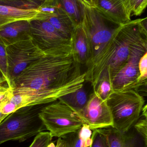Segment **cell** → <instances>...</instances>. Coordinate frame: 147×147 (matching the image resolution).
Listing matches in <instances>:
<instances>
[{"instance_id":"6da1fadb","label":"cell","mask_w":147,"mask_h":147,"mask_svg":"<svg viewBox=\"0 0 147 147\" xmlns=\"http://www.w3.org/2000/svg\"><path fill=\"white\" fill-rule=\"evenodd\" d=\"M81 65L76 62L72 54L65 57L45 55L32 63L14 80V89L36 90L59 88L80 78Z\"/></svg>"},{"instance_id":"7a4b0ae2","label":"cell","mask_w":147,"mask_h":147,"mask_svg":"<svg viewBox=\"0 0 147 147\" xmlns=\"http://www.w3.org/2000/svg\"><path fill=\"white\" fill-rule=\"evenodd\" d=\"M142 34L139 19L118 27L94 63L85 71V80L91 84L93 90L104 72H107L112 80L126 63L132 46Z\"/></svg>"},{"instance_id":"3957f363","label":"cell","mask_w":147,"mask_h":147,"mask_svg":"<svg viewBox=\"0 0 147 147\" xmlns=\"http://www.w3.org/2000/svg\"><path fill=\"white\" fill-rule=\"evenodd\" d=\"M40 105L20 108L0 123V145L10 140L25 141L47 130L39 113Z\"/></svg>"},{"instance_id":"277c9868","label":"cell","mask_w":147,"mask_h":147,"mask_svg":"<svg viewBox=\"0 0 147 147\" xmlns=\"http://www.w3.org/2000/svg\"><path fill=\"white\" fill-rule=\"evenodd\" d=\"M80 26L89 45L90 58L86 65L88 69L94 63L121 26L108 20L95 7L84 6Z\"/></svg>"},{"instance_id":"5b68a950","label":"cell","mask_w":147,"mask_h":147,"mask_svg":"<svg viewBox=\"0 0 147 147\" xmlns=\"http://www.w3.org/2000/svg\"><path fill=\"white\" fill-rule=\"evenodd\" d=\"M107 102L113 117L112 127L122 133L136 123L145 104L143 96L133 89L114 91Z\"/></svg>"},{"instance_id":"8992f818","label":"cell","mask_w":147,"mask_h":147,"mask_svg":"<svg viewBox=\"0 0 147 147\" xmlns=\"http://www.w3.org/2000/svg\"><path fill=\"white\" fill-rule=\"evenodd\" d=\"M39 116L53 137L62 138L84 125L77 112L59 99L41 108Z\"/></svg>"},{"instance_id":"52a82bcc","label":"cell","mask_w":147,"mask_h":147,"mask_svg":"<svg viewBox=\"0 0 147 147\" xmlns=\"http://www.w3.org/2000/svg\"><path fill=\"white\" fill-rule=\"evenodd\" d=\"M30 26L33 40L45 55L65 57L71 54V40L63 35L49 22L32 20Z\"/></svg>"},{"instance_id":"ba28073f","label":"cell","mask_w":147,"mask_h":147,"mask_svg":"<svg viewBox=\"0 0 147 147\" xmlns=\"http://www.w3.org/2000/svg\"><path fill=\"white\" fill-rule=\"evenodd\" d=\"M9 88L12 90L14 80L32 63L45 54L34 42L32 37L6 47Z\"/></svg>"},{"instance_id":"9c48e42d","label":"cell","mask_w":147,"mask_h":147,"mask_svg":"<svg viewBox=\"0 0 147 147\" xmlns=\"http://www.w3.org/2000/svg\"><path fill=\"white\" fill-rule=\"evenodd\" d=\"M142 32V35L131 47L126 63L112 79L114 91L133 89L136 84L140 76L139 62L147 51V40Z\"/></svg>"},{"instance_id":"30bf717a","label":"cell","mask_w":147,"mask_h":147,"mask_svg":"<svg viewBox=\"0 0 147 147\" xmlns=\"http://www.w3.org/2000/svg\"><path fill=\"white\" fill-rule=\"evenodd\" d=\"M76 112L83 124L91 130L113 127V117L107 101L102 100L94 92L84 108Z\"/></svg>"},{"instance_id":"8fae6325","label":"cell","mask_w":147,"mask_h":147,"mask_svg":"<svg viewBox=\"0 0 147 147\" xmlns=\"http://www.w3.org/2000/svg\"><path fill=\"white\" fill-rule=\"evenodd\" d=\"M95 7L107 20L118 26L131 21L126 0H94Z\"/></svg>"},{"instance_id":"7c38bea8","label":"cell","mask_w":147,"mask_h":147,"mask_svg":"<svg viewBox=\"0 0 147 147\" xmlns=\"http://www.w3.org/2000/svg\"><path fill=\"white\" fill-rule=\"evenodd\" d=\"M106 137L109 147H147V142L133 126L125 133L114 128L98 129Z\"/></svg>"},{"instance_id":"4fadbf2b","label":"cell","mask_w":147,"mask_h":147,"mask_svg":"<svg viewBox=\"0 0 147 147\" xmlns=\"http://www.w3.org/2000/svg\"><path fill=\"white\" fill-rule=\"evenodd\" d=\"M30 21L21 20L9 23L0 30V41L7 47L31 38Z\"/></svg>"},{"instance_id":"5bb4252c","label":"cell","mask_w":147,"mask_h":147,"mask_svg":"<svg viewBox=\"0 0 147 147\" xmlns=\"http://www.w3.org/2000/svg\"><path fill=\"white\" fill-rule=\"evenodd\" d=\"M38 13V9H24L0 4V30L14 22L35 20Z\"/></svg>"},{"instance_id":"9a60e30c","label":"cell","mask_w":147,"mask_h":147,"mask_svg":"<svg viewBox=\"0 0 147 147\" xmlns=\"http://www.w3.org/2000/svg\"><path fill=\"white\" fill-rule=\"evenodd\" d=\"M71 54L80 65H87L90 58L89 45L81 26L75 28L71 38Z\"/></svg>"},{"instance_id":"2e32d148","label":"cell","mask_w":147,"mask_h":147,"mask_svg":"<svg viewBox=\"0 0 147 147\" xmlns=\"http://www.w3.org/2000/svg\"><path fill=\"white\" fill-rule=\"evenodd\" d=\"M45 20L49 22L63 35L71 40L76 27L62 10L59 5L58 8Z\"/></svg>"},{"instance_id":"e0dca14e","label":"cell","mask_w":147,"mask_h":147,"mask_svg":"<svg viewBox=\"0 0 147 147\" xmlns=\"http://www.w3.org/2000/svg\"><path fill=\"white\" fill-rule=\"evenodd\" d=\"M92 130L87 125H84L77 132L62 137L66 147H90L92 143Z\"/></svg>"},{"instance_id":"ac0fdd59","label":"cell","mask_w":147,"mask_h":147,"mask_svg":"<svg viewBox=\"0 0 147 147\" xmlns=\"http://www.w3.org/2000/svg\"><path fill=\"white\" fill-rule=\"evenodd\" d=\"M75 27L81 25L84 5L78 0H56Z\"/></svg>"},{"instance_id":"d6986e66","label":"cell","mask_w":147,"mask_h":147,"mask_svg":"<svg viewBox=\"0 0 147 147\" xmlns=\"http://www.w3.org/2000/svg\"><path fill=\"white\" fill-rule=\"evenodd\" d=\"M59 100L63 102L76 111L82 109L86 105L88 98L84 85L73 92L61 97Z\"/></svg>"},{"instance_id":"ffe728a7","label":"cell","mask_w":147,"mask_h":147,"mask_svg":"<svg viewBox=\"0 0 147 147\" xmlns=\"http://www.w3.org/2000/svg\"><path fill=\"white\" fill-rule=\"evenodd\" d=\"M112 79L106 72L101 75L93 92L104 101H107L111 94L114 92Z\"/></svg>"},{"instance_id":"44dd1931","label":"cell","mask_w":147,"mask_h":147,"mask_svg":"<svg viewBox=\"0 0 147 147\" xmlns=\"http://www.w3.org/2000/svg\"><path fill=\"white\" fill-rule=\"evenodd\" d=\"M130 10L131 16H139L143 13L147 7V0H126Z\"/></svg>"},{"instance_id":"7402d4cb","label":"cell","mask_w":147,"mask_h":147,"mask_svg":"<svg viewBox=\"0 0 147 147\" xmlns=\"http://www.w3.org/2000/svg\"><path fill=\"white\" fill-rule=\"evenodd\" d=\"M53 137L49 132H42L36 136L29 147H46L52 142Z\"/></svg>"},{"instance_id":"603a6c76","label":"cell","mask_w":147,"mask_h":147,"mask_svg":"<svg viewBox=\"0 0 147 147\" xmlns=\"http://www.w3.org/2000/svg\"><path fill=\"white\" fill-rule=\"evenodd\" d=\"M6 48V47L0 41V71L6 79L7 85H8L7 60Z\"/></svg>"},{"instance_id":"cb8c5ba5","label":"cell","mask_w":147,"mask_h":147,"mask_svg":"<svg viewBox=\"0 0 147 147\" xmlns=\"http://www.w3.org/2000/svg\"><path fill=\"white\" fill-rule=\"evenodd\" d=\"M139 67L140 76L133 89L147 80V51L141 58Z\"/></svg>"},{"instance_id":"d4e9b609","label":"cell","mask_w":147,"mask_h":147,"mask_svg":"<svg viewBox=\"0 0 147 147\" xmlns=\"http://www.w3.org/2000/svg\"><path fill=\"white\" fill-rule=\"evenodd\" d=\"M91 137L92 143L90 147H109L105 136L98 129L93 131Z\"/></svg>"},{"instance_id":"484cf974","label":"cell","mask_w":147,"mask_h":147,"mask_svg":"<svg viewBox=\"0 0 147 147\" xmlns=\"http://www.w3.org/2000/svg\"><path fill=\"white\" fill-rule=\"evenodd\" d=\"M134 127L147 142V119L144 118L138 121Z\"/></svg>"},{"instance_id":"4316f807","label":"cell","mask_w":147,"mask_h":147,"mask_svg":"<svg viewBox=\"0 0 147 147\" xmlns=\"http://www.w3.org/2000/svg\"><path fill=\"white\" fill-rule=\"evenodd\" d=\"M139 23L142 32L147 40V16L143 19H139Z\"/></svg>"},{"instance_id":"83f0119b","label":"cell","mask_w":147,"mask_h":147,"mask_svg":"<svg viewBox=\"0 0 147 147\" xmlns=\"http://www.w3.org/2000/svg\"><path fill=\"white\" fill-rule=\"evenodd\" d=\"M133 89L139 92H142L147 93V80L141 84L136 86Z\"/></svg>"},{"instance_id":"f1b7e54d","label":"cell","mask_w":147,"mask_h":147,"mask_svg":"<svg viewBox=\"0 0 147 147\" xmlns=\"http://www.w3.org/2000/svg\"><path fill=\"white\" fill-rule=\"evenodd\" d=\"M84 6L87 7H95L94 0H78Z\"/></svg>"},{"instance_id":"f546056e","label":"cell","mask_w":147,"mask_h":147,"mask_svg":"<svg viewBox=\"0 0 147 147\" xmlns=\"http://www.w3.org/2000/svg\"><path fill=\"white\" fill-rule=\"evenodd\" d=\"M56 147H66L65 141L62 138H59L57 141Z\"/></svg>"},{"instance_id":"4dcf8cb0","label":"cell","mask_w":147,"mask_h":147,"mask_svg":"<svg viewBox=\"0 0 147 147\" xmlns=\"http://www.w3.org/2000/svg\"><path fill=\"white\" fill-rule=\"evenodd\" d=\"M142 116H143L145 118L147 119V103L144 105L142 110Z\"/></svg>"},{"instance_id":"1f68e13d","label":"cell","mask_w":147,"mask_h":147,"mask_svg":"<svg viewBox=\"0 0 147 147\" xmlns=\"http://www.w3.org/2000/svg\"><path fill=\"white\" fill-rule=\"evenodd\" d=\"M1 104L0 105V123H1L8 116L7 115H4V114H3L2 113L1 111Z\"/></svg>"},{"instance_id":"d6a6232c","label":"cell","mask_w":147,"mask_h":147,"mask_svg":"<svg viewBox=\"0 0 147 147\" xmlns=\"http://www.w3.org/2000/svg\"><path fill=\"white\" fill-rule=\"evenodd\" d=\"M4 82L7 83V80H6V79L5 78L4 76H3L1 71H0V84H2L4 83Z\"/></svg>"},{"instance_id":"836d02e7","label":"cell","mask_w":147,"mask_h":147,"mask_svg":"<svg viewBox=\"0 0 147 147\" xmlns=\"http://www.w3.org/2000/svg\"><path fill=\"white\" fill-rule=\"evenodd\" d=\"M8 87V86H2L1 84H0V91L3 90H5V89H7Z\"/></svg>"},{"instance_id":"e575fe53","label":"cell","mask_w":147,"mask_h":147,"mask_svg":"<svg viewBox=\"0 0 147 147\" xmlns=\"http://www.w3.org/2000/svg\"><path fill=\"white\" fill-rule=\"evenodd\" d=\"M46 147H56L53 142H51Z\"/></svg>"},{"instance_id":"d590c367","label":"cell","mask_w":147,"mask_h":147,"mask_svg":"<svg viewBox=\"0 0 147 147\" xmlns=\"http://www.w3.org/2000/svg\"><path fill=\"white\" fill-rule=\"evenodd\" d=\"M0 4L1 5H5V3H4L3 0H0Z\"/></svg>"},{"instance_id":"8d00e7d4","label":"cell","mask_w":147,"mask_h":147,"mask_svg":"<svg viewBox=\"0 0 147 147\" xmlns=\"http://www.w3.org/2000/svg\"></svg>"}]
</instances>
